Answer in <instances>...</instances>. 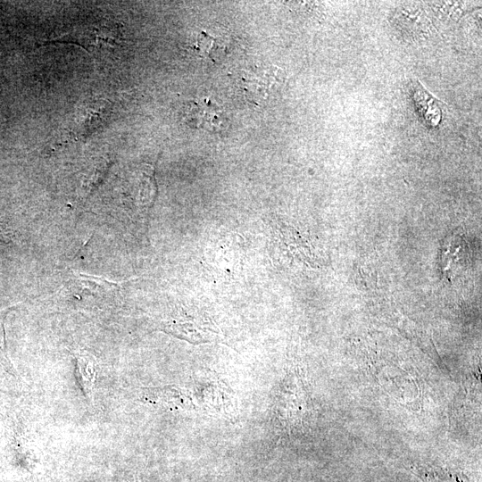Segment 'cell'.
Here are the masks:
<instances>
[{
    "mask_svg": "<svg viewBox=\"0 0 482 482\" xmlns=\"http://www.w3.org/2000/svg\"><path fill=\"white\" fill-rule=\"evenodd\" d=\"M395 19L401 28L411 34L427 31L428 21L420 9L414 5L399 8Z\"/></svg>",
    "mask_w": 482,
    "mask_h": 482,
    "instance_id": "cell-6",
    "label": "cell"
},
{
    "mask_svg": "<svg viewBox=\"0 0 482 482\" xmlns=\"http://www.w3.org/2000/svg\"><path fill=\"white\" fill-rule=\"evenodd\" d=\"M76 377L88 404H93L95 383L98 373L96 361L89 354L78 353L75 356Z\"/></svg>",
    "mask_w": 482,
    "mask_h": 482,
    "instance_id": "cell-4",
    "label": "cell"
},
{
    "mask_svg": "<svg viewBox=\"0 0 482 482\" xmlns=\"http://www.w3.org/2000/svg\"><path fill=\"white\" fill-rule=\"evenodd\" d=\"M5 240H6V235H5L4 228L0 223V246L5 244Z\"/></svg>",
    "mask_w": 482,
    "mask_h": 482,
    "instance_id": "cell-9",
    "label": "cell"
},
{
    "mask_svg": "<svg viewBox=\"0 0 482 482\" xmlns=\"http://www.w3.org/2000/svg\"><path fill=\"white\" fill-rule=\"evenodd\" d=\"M9 311L10 309L0 310V371L17 378L18 373L9 358L5 340L4 320Z\"/></svg>",
    "mask_w": 482,
    "mask_h": 482,
    "instance_id": "cell-7",
    "label": "cell"
},
{
    "mask_svg": "<svg viewBox=\"0 0 482 482\" xmlns=\"http://www.w3.org/2000/svg\"><path fill=\"white\" fill-rule=\"evenodd\" d=\"M246 98L260 105L277 94L283 82V72L276 66L254 67L240 77Z\"/></svg>",
    "mask_w": 482,
    "mask_h": 482,
    "instance_id": "cell-2",
    "label": "cell"
},
{
    "mask_svg": "<svg viewBox=\"0 0 482 482\" xmlns=\"http://www.w3.org/2000/svg\"><path fill=\"white\" fill-rule=\"evenodd\" d=\"M120 39V28L110 21H97L75 28L54 42L73 43L87 50L112 47Z\"/></svg>",
    "mask_w": 482,
    "mask_h": 482,
    "instance_id": "cell-1",
    "label": "cell"
},
{
    "mask_svg": "<svg viewBox=\"0 0 482 482\" xmlns=\"http://www.w3.org/2000/svg\"><path fill=\"white\" fill-rule=\"evenodd\" d=\"M112 115V104L103 98H91L83 102L74 118L75 135L87 138L106 125Z\"/></svg>",
    "mask_w": 482,
    "mask_h": 482,
    "instance_id": "cell-3",
    "label": "cell"
},
{
    "mask_svg": "<svg viewBox=\"0 0 482 482\" xmlns=\"http://www.w3.org/2000/svg\"><path fill=\"white\" fill-rule=\"evenodd\" d=\"M430 6L442 19H456L462 13L464 5L456 2H430Z\"/></svg>",
    "mask_w": 482,
    "mask_h": 482,
    "instance_id": "cell-8",
    "label": "cell"
},
{
    "mask_svg": "<svg viewBox=\"0 0 482 482\" xmlns=\"http://www.w3.org/2000/svg\"><path fill=\"white\" fill-rule=\"evenodd\" d=\"M412 98L424 119L430 126H436L441 120V102L431 96L417 80L411 84Z\"/></svg>",
    "mask_w": 482,
    "mask_h": 482,
    "instance_id": "cell-5",
    "label": "cell"
}]
</instances>
